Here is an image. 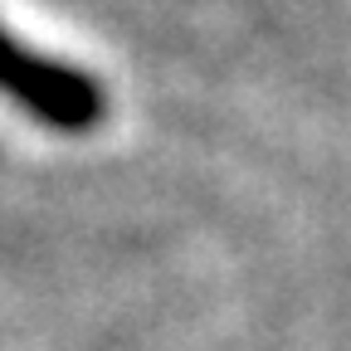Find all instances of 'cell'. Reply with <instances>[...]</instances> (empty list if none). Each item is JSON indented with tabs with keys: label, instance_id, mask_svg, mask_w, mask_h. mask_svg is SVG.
<instances>
[{
	"label": "cell",
	"instance_id": "6da1fadb",
	"mask_svg": "<svg viewBox=\"0 0 351 351\" xmlns=\"http://www.w3.org/2000/svg\"><path fill=\"white\" fill-rule=\"evenodd\" d=\"M0 93L59 132H88L103 122V93L93 78L59 59L20 49L5 29H0Z\"/></svg>",
	"mask_w": 351,
	"mask_h": 351
}]
</instances>
